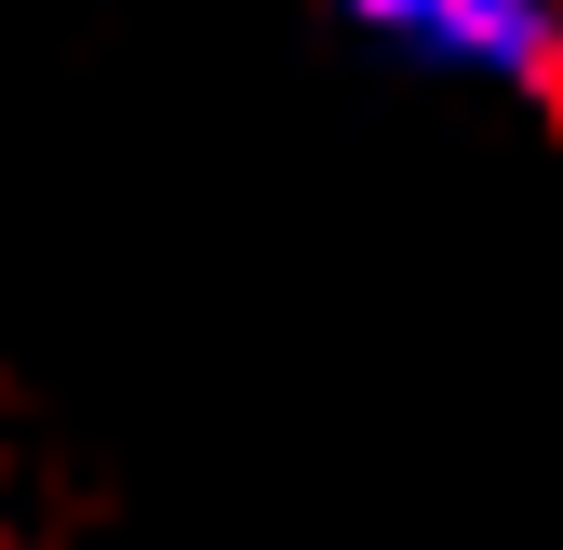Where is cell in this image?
<instances>
[{
	"label": "cell",
	"mask_w": 563,
	"mask_h": 550,
	"mask_svg": "<svg viewBox=\"0 0 563 550\" xmlns=\"http://www.w3.org/2000/svg\"><path fill=\"white\" fill-rule=\"evenodd\" d=\"M349 14L376 41H402V54H443V67L550 95V0H349Z\"/></svg>",
	"instance_id": "1"
}]
</instances>
